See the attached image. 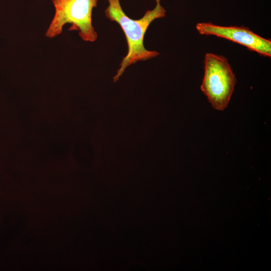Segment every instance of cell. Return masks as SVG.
I'll list each match as a JSON object with an SVG mask.
<instances>
[{
  "mask_svg": "<svg viewBox=\"0 0 271 271\" xmlns=\"http://www.w3.org/2000/svg\"><path fill=\"white\" fill-rule=\"evenodd\" d=\"M161 0H155L156 5L151 10L147 11L140 19L133 20L124 12L120 0H107L108 5L105 10L106 17L117 23L123 32L127 44V52L122 58L116 74L113 77L116 82L130 65L138 61L154 58L160 53L147 50L144 46V37L150 24L156 19L164 18L166 10L161 4Z\"/></svg>",
  "mask_w": 271,
  "mask_h": 271,
  "instance_id": "6da1fadb",
  "label": "cell"
},
{
  "mask_svg": "<svg viewBox=\"0 0 271 271\" xmlns=\"http://www.w3.org/2000/svg\"><path fill=\"white\" fill-rule=\"evenodd\" d=\"M196 29L201 35H214L239 44L260 55L271 57V41L260 37L244 26L224 27L199 23Z\"/></svg>",
  "mask_w": 271,
  "mask_h": 271,
  "instance_id": "277c9868",
  "label": "cell"
},
{
  "mask_svg": "<svg viewBox=\"0 0 271 271\" xmlns=\"http://www.w3.org/2000/svg\"><path fill=\"white\" fill-rule=\"evenodd\" d=\"M236 79L227 59L207 53L204 59V74L201 89L212 106L223 111L227 106Z\"/></svg>",
  "mask_w": 271,
  "mask_h": 271,
  "instance_id": "3957f363",
  "label": "cell"
},
{
  "mask_svg": "<svg viewBox=\"0 0 271 271\" xmlns=\"http://www.w3.org/2000/svg\"><path fill=\"white\" fill-rule=\"evenodd\" d=\"M55 8L54 16L45 36L53 38L60 35L64 26L71 24V31H77L85 42H94L98 38L93 27L92 11L98 0H51Z\"/></svg>",
  "mask_w": 271,
  "mask_h": 271,
  "instance_id": "7a4b0ae2",
  "label": "cell"
}]
</instances>
